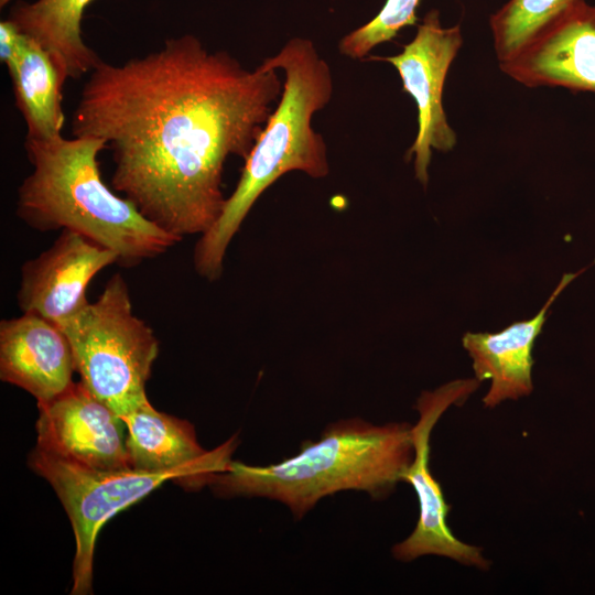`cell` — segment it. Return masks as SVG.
<instances>
[{"instance_id":"16","label":"cell","mask_w":595,"mask_h":595,"mask_svg":"<svg viewBox=\"0 0 595 595\" xmlns=\"http://www.w3.org/2000/svg\"><path fill=\"white\" fill-rule=\"evenodd\" d=\"M9 74L17 106L28 127L26 137L51 139L62 134L65 79L48 52L24 34L18 61Z\"/></svg>"},{"instance_id":"10","label":"cell","mask_w":595,"mask_h":595,"mask_svg":"<svg viewBox=\"0 0 595 595\" xmlns=\"http://www.w3.org/2000/svg\"><path fill=\"white\" fill-rule=\"evenodd\" d=\"M117 261L113 251L82 234L63 229L48 249L22 264L18 305L22 312L58 324L89 302L90 281Z\"/></svg>"},{"instance_id":"9","label":"cell","mask_w":595,"mask_h":595,"mask_svg":"<svg viewBox=\"0 0 595 595\" xmlns=\"http://www.w3.org/2000/svg\"><path fill=\"white\" fill-rule=\"evenodd\" d=\"M37 408L40 448L90 468H131L123 420L80 380Z\"/></svg>"},{"instance_id":"12","label":"cell","mask_w":595,"mask_h":595,"mask_svg":"<svg viewBox=\"0 0 595 595\" xmlns=\"http://www.w3.org/2000/svg\"><path fill=\"white\" fill-rule=\"evenodd\" d=\"M75 360L62 328L35 313L0 322V379L32 394L37 403L64 392L74 381Z\"/></svg>"},{"instance_id":"18","label":"cell","mask_w":595,"mask_h":595,"mask_svg":"<svg viewBox=\"0 0 595 595\" xmlns=\"http://www.w3.org/2000/svg\"><path fill=\"white\" fill-rule=\"evenodd\" d=\"M420 1L387 0L372 20L346 34L339 41L340 54L351 60H361L375 46L391 41L401 29L415 24Z\"/></svg>"},{"instance_id":"19","label":"cell","mask_w":595,"mask_h":595,"mask_svg":"<svg viewBox=\"0 0 595 595\" xmlns=\"http://www.w3.org/2000/svg\"><path fill=\"white\" fill-rule=\"evenodd\" d=\"M24 34L9 19L0 23V58L11 71L19 57Z\"/></svg>"},{"instance_id":"15","label":"cell","mask_w":595,"mask_h":595,"mask_svg":"<svg viewBox=\"0 0 595 595\" xmlns=\"http://www.w3.org/2000/svg\"><path fill=\"white\" fill-rule=\"evenodd\" d=\"M91 1L19 2L11 9L8 19L48 52L66 82L90 73L100 61L82 36V18Z\"/></svg>"},{"instance_id":"11","label":"cell","mask_w":595,"mask_h":595,"mask_svg":"<svg viewBox=\"0 0 595 595\" xmlns=\"http://www.w3.org/2000/svg\"><path fill=\"white\" fill-rule=\"evenodd\" d=\"M126 424V445L132 469L177 474L188 490L212 485L232 461L237 440L232 436L214 450L203 448L194 426L154 409L147 402L121 418Z\"/></svg>"},{"instance_id":"17","label":"cell","mask_w":595,"mask_h":595,"mask_svg":"<svg viewBox=\"0 0 595 595\" xmlns=\"http://www.w3.org/2000/svg\"><path fill=\"white\" fill-rule=\"evenodd\" d=\"M585 0H509L489 18L494 50L507 62L547 33Z\"/></svg>"},{"instance_id":"1","label":"cell","mask_w":595,"mask_h":595,"mask_svg":"<svg viewBox=\"0 0 595 595\" xmlns=\"http://www.w3.org/2000/svg\"><path fill=\"white\" fill-rule=\"evenodd\" d=\"M282 90L277 69H248L186 34L122 64L100 60L72 134L102 139L115 163L112 190L182 240L219 218L225 164L249 156Z\"/></svg>"},{"instance_id":"5","label":"cell","mask_w":595,"mask_h":595,"mask_svg":"<svg viewBox=\"0 0 595 595\" xmlns=\"http://www.w3.org/2000/svg\"><path fill=\"white\" fill-rule=\"evenodd\" d=\"M90 392L120 418L149 402L145 385L159 355L152 328L132 310L128 284L115 273L94 302L57 324Z\"/></svg>"},{"instance_id":"6","label":"cell","mask_w":595,"mask_h":595,"mask_svg":"<svg viewBox=\"0 0 595 595\" xmlns=\"http://www.w3.org/2000/svg\"><path fill=\"white\" fill-rule=\"evenodd\" d=\"M29 465L51 484L68 515L76 541L73 595L91 593L95 542L102 526L164 482L180 480L174 473L90 468L39 446L31 452Z\"/></svg>"},{"instance_id":"4","label":"cell","mask_w":595,"mask_h":595,"mask_svg":"<svg viewBox=\"0 0 595 595\" xmlns=\"http://www.w3.org/2000/svg\"><path fill=\"white\" fill-rule=\"evenodd\" d=\"M412 425L372 424L359 418L326 426L317 441L277 464L248 465L231 461L212 483L224 497H264L303 518L324 497L361 490L374 499L389 496L413 458Z\"/></svg>"},{"instance_id":"7","label":"cell","mask_w":595,"mask_h":595,"mask_svg":"<svg viewBox=\"0 0 595 595\" xmlns=\"http://www.w3.org/2000/svg\"><path fill=\"white\" fill-rule=\"evenodd\" d=\"M476 378L450 381L433 391H423L415 409L419 419L411 429L413 458L403 475L418 497L419 518L414 530L392 547V555L409 562L424 555L452 559L467 566L488 570L490 562L482 549L457 539L447 524L451 506L446 504L440 483L430 468L432 430L451 405H461L478 388Z\"/></svg>"},{"instance_id":"2","label":"cell","mask_w":595,"mask_h":595,"mask_svg":"<svg viewBox=\"0 0 595 595\" xmlns=\"http://www.w3.org/2000/svg\"><path fill=\"white\" fill-rule=\"evenodd\" d=\"M32 172L18 190L17 215L40 231L69 229L117 255L130 268L165 253L181 240L150 221L102 180V139L26 137Z\"/></svg>"},{"instance_id":"20","label":"cell","mask_w":595,"mask_h":595,"mask_svg":"<svg viewBox=\"0 0 595 595\" xmlns=\"http://www.w3.org/2000/svg\"><path fill=\"white\" fill-rule=\"evenodd\" d=\"M9 1L11 0H0V7H4L6 4H8Z\"/></svg>"},{"instance_id":"8","label":"cell","mask_w":595,"mask_h":595,"mask_svg":"<svg viewBox=\"0 0 595 595\" xmlns=\"http://www.w3.org/2000/svg\"><path fill=\"white\" fill-rule=\"evenodd\" d=\"M462 44L461 25L443 26L440 12L433 9L424 15L415 36L399 54L370 57L391 64L402 80V90L416 104L418 132L407 156H414L415 177L424 186L429 180L432 150L447 152L457 142L444 111L443 88Z\"/></svg>"},{"instance_id":"14","label":"cell","mask_w":595,"mask_h":595,"mask_svg":"<svg viewBox=\"0 0 595 595\" xmlns=\"http://www.w3.org/2000/svg\"><path fill=\"white\" fill-rule=\"evenodd\" d=\"M566 273L539 313L528 321L516 322L498 333H466L463 346L473 360L478 381L489 379L490 387L483 403L495 408L505 400L529 396L533 389L532 347L547 320L551 304L578 274Z\"/></svg>"},{"instance_id":"13","label":"cell","mask_w":595,"mask_h":595,"mask_svg":"<svg viewBox=\"0 0 595 595\" xmlns=\"http://www.w3.org/2000/svg\"><path fill=\"white\" fill-rule=\"evenodd\" d=\"M499 68L526 87L595 94V6L585 2Z\"/></svg>"},{"instance_id":"3","label":"cell","mask_w":595,"mask_h":595,"mask_svg":"<svg viewBox=\"0 0 595 595\" xmlns=\"http://www.w3.org/2000/svg\"><path fill=\"white\" fill-rule=\"evenodd\" d=\"M284 74L277 107L245 160L237 186L216 223L201 235L194 249L196 272L208 281L223 272L227 248L259 196L279 177L300 171L314 178L329 172L327 148L312 127L314 113L333 96L327 62L309 39L293 37L262 62Z\"/></svg>"}]
</instances>
